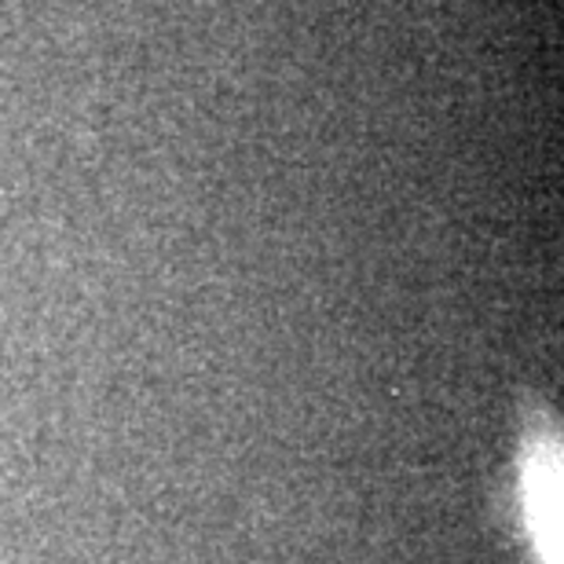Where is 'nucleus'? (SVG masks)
Wrapping results in <instances>:
<instances>
[{"instance_id":"f257e3e1","label":"nucleus","mask_w":564,"mask_h":564,"mask_svg":"<svg viewBox=\"0 0 564 564\" xmlns=\"http://www.w3.org/2000/svg\"><path fill=\"white\" fill-rule=\"evenodd\" d=\"M524 517L539 561L561 564V455L554 444H543L524 466Z\"/></svg>"}]
</instances>
